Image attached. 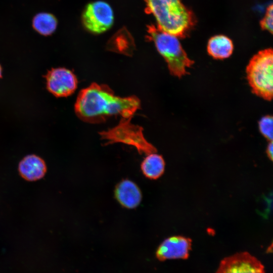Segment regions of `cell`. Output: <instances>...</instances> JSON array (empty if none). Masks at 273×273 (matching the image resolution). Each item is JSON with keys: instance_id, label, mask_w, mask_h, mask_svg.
<instances>
[{"instance_id": "cell-12", "label": "cell", "mask_w": 273, "mask_h": 273, "mask_svg": "<svg viewBox=\"0 0 273 273\" xmlns=\"http://www.w3.org/2000/svg\"><path fill=\"white\" fill-rule=\"evenodd\" d=\"M234 46L231 39L222 35L212 37L208 41L207 52L214 59H223L232 54Z\"/></svg>"}, {"instance_id": "cell-4", "label": "cell", "mask_w": 273, "mask_h": 273, "mask_svg": "<svg viewBox=\"0 0 273 273\" xmlns=\"http://www.w3.org/2000/svg\"><path fill=\"white\" fill-rule=\"evenodd\" d=\"M247 80L253 94L268 101L273 94V52L259 51L250 59L246 69Z\"/></svg>"}, {"instance_id": "cell-10", "label": "cell", "mask_w": 273, "mask_h": 273, "mask_svg": "<svg viewBox=\"0 0 273 273\" xmlns=\"http://www.w3.org/2000/svg\"><path fill=\"white\" fill-rule=\"evenodd\" d=\"M115 196L122 206L129 209L136 207L142 200V193L138 186L128 179L122 180L116 186Z\"/></svg>"}, {"instance_id": "cell-17", "label": "cell", "mask_w": 273, "mask_h": 273, "mask_svg": "<svg viewBox=\"0 0 273 273\" xmlns=\"http://www.w3.org/2000/svg\"><path fill=\"white\" fill-rule=\"evenodd\" d=\"M273 145L272 141H269L268 144L266 148V154L269 159L271 160H272V153H273Z\"/></svg>"}, {"instance_id": "cell-11", "label": "cell", "mask_w": 273, "mask_h": 273, "mask_svg": "<svg viewBox=\"0 0 273 273\" xmlns=\"http://www.w3.org/2000/svg\"><path fill=\"white\" fill-rule=\"evenodd\" d=\"M47 171L44 161L39 157L30 155L24 157L19 165V171L21 176L28 181L40 179Z\"/></svg>"}, {"instance_id": "cell-13", "label": "cell", "mask_w": 273, "mask_h": 273, "mask_svg": "<svg viewBox=\"0 0 273 273\" xmlns=\"http://www.w3.org/2000/svg\"><path fill=\"white\" fill-rule=\"evenodd\" d=\"M165 162L163 157L156 153L147 155L141 164L143 174L148 178L156 179L164 172Z\"/></svg>"}, {"instance_id": "cell-3", "label": "cell", "mask_w": 273, "mask_h": 273, "mask_svg": "<svg viewBox=\"0 0 273 273\" xmlns=\"http://www.w3.org/2000/svg\"><path fill=\"white\" fill-rule=\"evenodd\" d=\"M148 37L166 61L170 73L180 78L188 73L194 61L188 56L177 37L154 26H149Z\"/></svg>"}, {"instance_id": "cell-15", "label": "cell", "mask_w": 273, "mask_h": 273, "mask_svg": "<svg viewBox=\"0 0 273 273\" xmlns=\"http://www.w3.org/2000/svg\"><path fill=\"white\" fill-rule=\"evenodd\" d=\"M272 117L266 115L262 117L258 122L260 133L268 141H272Z\"/></svg>"}, {"instance_id": "cell-8", "label": "cell", "mask_w": 273, "mask_h": 273, "mask_svg": "<svg viewBox=\"0 0 273 273\" xmlns=\"http://www.w3.org/2000/svg\"><path fill=\"white\" fill-rule=\"evenodd\" d=\"M48 90L57 97L72 94L77 86V79L70 70L64 68H53L46 76Z\"/></svg>"}, {"instance_id": "cell-7", "label": "cell", "mask_w": 273, "mask_h": 273, "mask_svg": "<svg viewBox=\"0 0 273 273\" xmlns=\"http://www.w3.org/2000/svg\"><path fill=\"white\" fill-rule=\"evenodd\" d=\"M215 273H266L264 266L248 252H238L222 259Z\"/></svg>"}, {"instance_id": "cell-2", "label": "cell", "mask_w": 273, "mask_h": 273, "mask_svg": "<svg viewBox=\"0 0 273 273\" xmlns=\"http://www.w3.org/2000/svg\"><path fill=\"white\" fill-rule=\"evenodd\" d=\"M146 10L155 17L158 28L176 37H184L194 23L192 13L180 0H144Z\"/></svg>"}, {"instance_id": "cell-16", "label": "cell", "mask_w": 273, "mask_h": 273, "mask_svg": "<svg viewBox=\"0 0 273 273\" xmlns=\"http://www.w3.org/2000/svg\"><path fill=\"white\" fill-rule=\"evenodd\" d=\"M273 7L271 4L266 10L264 18L260 21V26L262 29L272 33L273 25Z\"/></svg>"}, {"instance_id": "cell-18", "label": "cell", "mask_w": 273, "mask_h": 273, "mask_svg": "<svg viewBox=\"0 0 273 273\" xmlns=\"http://www.w3.org/2000/svg\"><path fill=\"white\" fill-rule=\"evenodd\" d=\"M2 77V67L0 65V78Z\"/></svg>"}, {"instance_id": "cell-9", "label": "cell", "mask_w": 273, "mask_h": 273, "mask_svg": "<svg viewBox=\"0 0 273 273\" xmlns=\"http://www.w3.org/2000/svg\"><path fill=\"white\" fill-rule=\"evenodd\" d=\"M192 240L181 236L169 237L158 247L156 254L160 261L167 259H187L191 250Z\"/></svg>"}, {"instance_id": "cell-14", "label": "cell", "mask_w": 273, "mask_h": 273, "mask_svg": "<svg viewBox=\"0 0 273 273\" xmlns=\"http://www.w3.org/2000/svg\"><path fill=\"white\" fill-rule=\"evenodd\" d=\"M57 20L52 14L40 13L36 15L32 20L34 29L41 35H50L57 28Z\"/></svg>"}, {"instance_id": "cell-5", "label": "cell", "mask_w": 273, "mask_h": 273, "mask_svg": "<svg viewBox=\"0 0 273 273\" xmlns=\"http://www.w3.org/2000/svg\"><path fill=\"white\" fill-rule=\"evenodd\" d=\"M131 118H122L118 125L100 132L105 145L121 143L136 148L140 154L147 155L157 152L155 147L145 139L142 127L132 123Z\"/></svg>"}, {"instance_id": "cell-1", "label": "cell", "mask_w": 273, "mask_h": 273, "mask_svg": "<svg viewBox=\"0 0 273 273\" xmlns=\"http://www.w3.org/2000/svg\"><path fill=\"white\" fill-rule=\"evenodd\" d=\"M140 106V101L135 96H117L108 86L93 83L80 90L74 110L83 121L99 123L113 116L132 118Z\"/></svg>"}, {"instance_id": "cell-6", "label": "cell", "mask_w": 273, "mask_h": 273, "mask_svg": "<svg viewBox=\"0 0 273 273\" xmlns=\"http://www.w3.org/2000/svg\"><path fill=\"white\" fill-rule=\"evenodd\" d=\"M84 27L89 32L99 34L110 29L114 21V11L110 5L98 0L89 3L82 14Z\"/></svg>"}]
</instances>
